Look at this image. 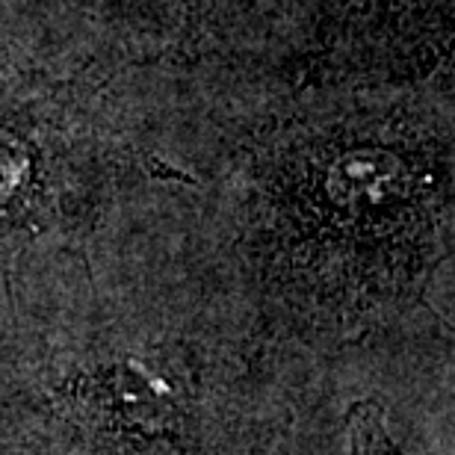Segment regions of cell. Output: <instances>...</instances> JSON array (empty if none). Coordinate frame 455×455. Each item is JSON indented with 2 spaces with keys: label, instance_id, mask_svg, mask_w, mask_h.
<instances>
[{
  "label": "cell",
  "instance_id": "6da1fadb",
  "mask_svg": "<svg viewBox=\"0 0 455 455\" xmlns=\"http://www.w3.org/2000/svg\"><path fill=\"white\" fill-rule=\"evenodd\" d=\"M346 423H349V455H403L387 435L385 411L372 399L355 403Z\"/></svg>",
  "mask_w": 455,
  "mask_h": 455
}]
</instances>
